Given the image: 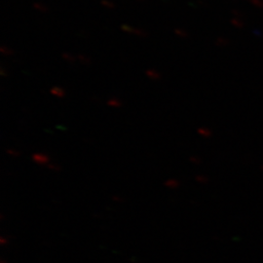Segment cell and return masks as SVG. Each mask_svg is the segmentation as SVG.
<instances>
[{
  "label": "cell",
  "mask_w": 263,
  "mask_h": 263,
  "mask_svg": "<svg viewBox=\"0 0 263 263\" xmlns=\"http://www.w3.org/2000/svg\"><path fill=\"white\" fill-rule=\"evenodd\" d=\"M0 71H1V76H6V72H5V70H4V68H3V67H1V69H0Z\"/></svg>",
  "instance_id": "cell-9"
},
{
  "label": "cell",
  "mask_w": 263,
  "mask_h": 263,
  "mask_svg": "<svg viewBox=\"0 0 263 263\" xmlns=\"http://www.w3.org/2000/svg\"><path fill=\"white\" fill-rule=\"evenodd\" d=\"M35 8H37L38 10H40V11H43V12H45L47 8L46 7H44L43 5H41V4H35Z\"/></svg>",
  "instance_id": "cell-8"
},
{
  "label": "cell",
  "mask_w": 263,
  "mask_h": 263,
  "mask_svg": "<svg viewBox=\"0 0 263 263\" xmlns=\"http://www.w3.org/2000/svg\"><path fill=\"white\" fill-rule=\"evenodd\" d=\"M107 104H109L110 106H114V107H119V106L122 105V103L120 102V100H118V99H116V98H111V99L107 102Z\"/></svg>",
  "instance_id": "cell-3"
},
{
  "label": "cell",
  "mask_w": 263,
  "mask_h": 263,
  "mask_svg": "<svg viewBox=\"0 0 263 263\" xmlns=\"http://www.w3.org/2000/svg\"><path fill=\"white\" fill-rule=\"evenodd\" d=\"M51 93L53 95H55L57 97H60V98H62V97L65 96L64 89H62L61 87H58V86H55V87H53V88L51 89Z\"/></svg>",
  "instance_id": "cell-2"
},
{
  "label": "cell",
  "mask_w": 263,
  "mask_h": 263,
  "mask_svg": "<svg viewBox=\"0 0 263 263\" xmlns=\"http://www.w3.org/2000/svg\"><path fill=\"white\" fill-rule=\"evenodd\" d=\"M1 53L3 54V55H5V56H10V55H12L14 52L9 49V48L6 47V46H1Z\"/></svg>",
  "instance_id": "cell-5"
},
{
  "label": "cell",
  "mask_w": 263,
  "mask_h": 263,
  "mask_svg": "<svg viewBox=\"0 0 263 263\" xmlns=\"http://www.w3.org/2000/svg\"><path fill=\"white\" fill-rule=\"evenodd\" d=\"M104 4L107 5V7H112L113 5L111 3H107V2H104Z\"/></svg>",
  "instance_id": "cell-10"
},
{
  "label": "cell",
  "mask_w": 263,
  "mask_h": 263,
  "mask_svg": "<svg viewBox=\"0 0 263 263\" xmlns=\"http://www.w3.org/2000/svg\"><path fill=\"white\" fill-rule=\"evenodd\" d=\"M63 58H64L66 61H67V62H71V63L76 61V58L72 56V55L68 54V53H64V54H63Z\"/></svg>",
  "instance_id": "cell-6"
},
{
  "label": "cell",
  "mask_w": 263,
  "mask_h": 263,
  "mask_svg": "<svg viewBox=\"0 0 263 263\" xmlns=\"http://www.w3.org/2000/svg\"><path fill=\"white\" fill-rule=\"evenodd\" d=\"M77 59H78V61H79L81 64H83V65H89V64L91 63V60H90L88 57L81 55V54L77 55Z\"/></svg>",
  "instance_id": "cell-4"
},
{
  "label": "cell",
  "mask_w": 263,
  "mask_h": 263,
  "mask_svg": "<svg viewBox=\"0 0 263 263\" xmlns=\"http://www.w3.org/2000/svg\"><path fill=\"white\" fill-rule=\"evenodd\" d=\"M175 32H176V34H178L179 36H181V37H186L187 36V33L186 32H184L182 29H180V28H176L175 29Z\"/></svg>",
  "instance_id": "cell-7"
},
{
  "label": "cell",
  "mask_w": 263,
  "mask_h": 263,
  "mask_svg": "<svg viewBox=\"0 0 263 263\" xmlns=\"http://www.w3.org/2000/svg\"><path fill=\"white\" fill-rule=\"evenodd\" d=\"M145 73L152 80H158V79L161 78V74L155 69H148V70H146Z\"/></svg>",
  "instance_id": "cell-1"
},
{
  "label": "cell",
  "mask_w": 263,
  "mask_h": 263,
  "mask_svg": "<svg viewBox=\"0 0 263 263\" xmlns=\"http://www.w3.org/2000/svg\"><path fill=\"white\" fill-rule=\"evenodd\" d=\"M93 101L94 102H100V99L99 98H93Z\"/></svg>",
  "instance_id": "cell-11"
}]
</instances>
